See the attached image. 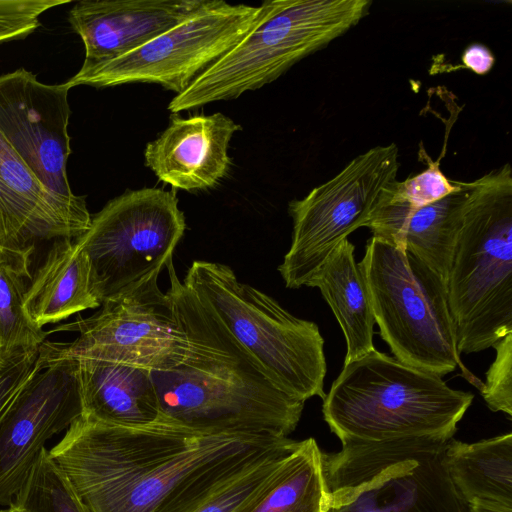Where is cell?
<instances>
[{
  "label": "cell",
  "mask_w": 512,
  "mask_h": 512,
  "mask_svg": "<svg viewBox=\"0 0 512 512\" xmlns=\"http://www.w3.org/2000/svg\"><path fill=\"white\" fill-rule=\"evenodd\" d=\"M286 438L194 427L162 413L140 426L81 415L49 453L91 512H193Z\"/></svg>",
  "instance_id": "6da1fadb"
},
{
  "label": "cell",
  "mask_w": 512,
  "mask_h": 512,
  "mask_svg": "<svg viewBox=\"0 0 512 512\" xmlns=\"http://www.w3.org/2000/svg\"><path fill=\"white\" fill-rule=\"evenodd\" d=\"M177 318L186 339L172 368L150 371L161 413L181 423L288 437L305 402L275 386L212 311L166 265Z\"/></svg>",
  "instance_id": "7a4b0ae2"
},
{
  "label": "cell",
  "mask_w": 512,
  "mask_h": 512,
  "mask_svg": "<svg viewBox=\"0 0 512 512\" xmlns=\"http://www.w3.org/2000/svg\"><path fill=\"white\" fill-rule=\"evenodd\" d=\"M474 395L376 349L345 363L322 414L341 444L449 441Z\"/></svg>",
  "instance_id": "3957f363"
},
{
  "label": "cell",
  "mask_w": 512,
  "mask_h": 512,
  "mask_svg": "<svg viewBox=\"0 0 512 512\" xmlns=\"http://www.w3.org/2000/svg\"><path fill=\"white\" fill-rule=\"evenodd\" d=\"M512 174L507 163L469 182L445 279L459 354L512 332Z\"/></svg>",
  "instance_id": "277c9868"
},
{
  "label": "cell",
  "mask_w": 512,
  "mask_h": 512,
  "mask_svg": "<svg viewBox=\"0 0 512 512\" xmlns=\"http://www.w3.org/2000/svg\"><path fill=\"white\" fill-rule=\"evenodd\" d=\"M183 283L218 318L267 378L291 397L324 399L326 360L318 326L238 280L231 267L195 260Z\"/></svg>",
  "instance_id": "5b68a950"
},
{
  "label": "cell",
  "mask_w": 512,
  "mask_h": 512,
  "mask_svg": "<svg viewBox=\"0 0 512 512\" xmlns=\"http://www.w3.org/2000/svg\"><path fill=\"white\" fill-rule=\"evenodd\" d=\"M369 0H271L267 14L168 104L173 114L276 80L368 15Z\"/></svg>",
  "instance_id": "8992f818"
},
{
  "label": "cell",
  "mask_w": 512,
  "mask_h": 512,
  "mask_svg": "<svg viewBox=\"0 0 512 512\" xmlns=\"http://www.w3.org/2000/svg\"><path fill=\"white\" fill-rule=\"evenodd\" d=\"M380 336L399 361L439 376L457 367L479 391L457 350L445 279L411 252L371 237L358 263Z\"/></svg>",
  "instance_id": "52a82bcc"
},
{
  "label": "cell",
  "mask_w": 512,
  "mask_h": 512,
  "mask_svg": "<svg viewBox=\"0 0 512 512\" xmlns=\"http://www.w3.org/2000/svg\"><path fill=\"white\" fill-rule=\"evenodd\" d=\"M447 442L348 443L323 452L326 512H465L443 463Z\"/></svg>",
  "instance_id": "ba28073f"
},
{
  "label": "cell",
  "mask_w": 512,
  "mask_h": 512,
  "mask_svg": "<svg viewBox=\"0 0 512 512\" xmlns=\"http://www.w3.org/2000/svg\"><path fill=\"white\" fill-rule=\"evenodd\" d=\"M159 273L138 286L106 299L87 318L60 324L47 332H78L70 342L45 340L39 362L46 366L65 360L92 359L145 368L174 367L186 346L174 303L158 286Z\"/></svg>",
  "instance_id": "9c48e42d"
},
{
  "label": "cell",
  "mask_w": 512,
  "mask_h": 512,
  "mask_svg": "<svg viewBox=\"0 0 512 512\" xmlns=\"http://www.w3.org/2000/svg\"><path fill=\"white\" fill-rule=\"evenodd\" d=\"M185 227L176 195L156 187L127 190L91 216L76 240L89 258L101 304L160 273Z\"/></svg>",
  "instance_id": "30bf717a"
},
{
  "label": "cell",
  "mask_w": 512,
  "mask_h": 512,
  "mask_svg": "<svg viewBox=\"0 0 512 512\" xmlns=\"http://www.w3.org/2000/svg\"><path fill=\"white\" fill-rule=\"evenodd\" d=\"M271 0L259 6L205 0L185 20L139 48L87 72H77L70 88L153 83L183 92L267 14Z\"/></svg>",
  "instance_id": "8fae6325"
},
{
  "label": "cell",
  "mask_w": 512,
  "mask_h": 512,
  "mask_svg": "<svg viewBox=\"0 0 512 512\" xmlns=\"http://www.w3.org/2000/svg\"><path fill=\"white\" fill-rule=\"evenodd\" d=\"M398 147L379 145L351 160L336 176L289 203L290 248L278 271L298 289L353 231L366 227L382 189L396 180Z\"/></svg>",
  "instance_id": "7c38bea8"
},
{
  "label": "cell",
  "mask_w": 512,
  "mask_h": 512,
  "mask_svg": "<svg viewBox=\"0 0 512 512\" xmlns=\"http://www.w3.org/2000/svg\"><path fill=\"white\" fill-rule=\"evenodd\" d=\"M68 84H45L20 68L0 75V132L43 186L69 202L75 195L67 177L71 154Z\"/></svg>",
  "instance_id": "4fadbf2b"
},
{
  "label": "cell",
  "mask_w": 512,
  "mask_h": 512,
  "mask_svg": "<svg viewBox=\"0 0 512 512\" xmlns=\"http://www.w3.org/2000/svg\"><path fill=\"white\" fill-rule=\"evenodd\" d=\"M82 414L76 360L40 369L0 421V505H10L45 444Z\"/></svg>",
  "instance_id": "5bb4252c"
},
{
  "label": "cell",
  "mask_w": 512,
  "mask_h": 512,
  "mask_svg": "<svg viewBox=\"0 0 512 512\" xmlns=\"http://www.w3.org/2000/svg\"><path fill=\"white\" fill-rule=\"evenodd\" d=\"M85 198H58L38 180L0 132V250L18 252L36 243L77 239L89 228Z\"/></svg>",
  "instance_id": "9a60e30c"
},
{
  "label": "cell",
  "mask_w": 512,
  "mask_h": 512,
  "mask_svg": "<svg viewBox=\"0 0 512 512\" xmlns=\"http://www.w3.org/2000/svg\"><path fill=\"white\" fill-rule=\"evenodd\" d=\"M205 0H82L69 23L83 41L87 72L119 58L185 20Z\"/></svg>",
  "instance_id": "2e32d148"
},
{
  "label": "cell",
  "mask_w": 512,
  "mask_h": 512,
  "mask_svg": "<svg viewBox=\"0 0 512 512\" xmlns=\"http://www.w3.org/2000/svg\"><path fill=\"white\" fill-rule=\"evenodd\" d=\"M240 126L217 112L187 118L172 116L168 127L146 145L145 164L176 189L203 190L228 172L229 143Z\"/></svg>",
  "instance_id": "e0dca14e"
},
{
  "label": "cell",
  "mask_w": 512,
  "mask_h": 512,
  "mask_svg": "<svg viewBox=\"0 0 512 512\" xmlns=\"http://www.w3.org/2000/svg\"><path fill=\"white\" fill-rule=\"evenodd\" d=\"M396 181L382 189L366 227L372 237L411 252L446 279L469 182H459L446 197L415 208L400 195Z\"/></svg>",
  "instance_id": "ac0fdd59"
},
{
  "label": "cell",
  "mask_w": 512,
  "mask_h": 512,
  "mask_svg": "<svg viewBox=\"0 0 512 512\" xmlns=\"http://www.w3.org/2000/svg\"><path fill=\"white\" fill-rule=\"evenodd\" d=\"M76 362L82 416L122 426L146 425L160 416L149 370L92 359Z\"/></svg>",
  "instance_id": "d6986e66"
},
{
  "label": "cell",
  "mask_w": 512,
  "mask_h": 512,
  "mask_svg": "<svg viewBox=\"0 0 512 512\" xmlns=\"http://www.w3.org/2000/svg\"><path fill=\"white\" fill-rule=\"evenodd\" d=\"M100 306L82 246L76 239L54 241L27 287L25 310L30 320L43 328Z\"/></svg>",
  "instance_id": "ffe728a7"
},
{
  "label": "cell",
  "mask_w": 512,
  "mask_h": 512,
  "mask_svg": "<svg viewBox=\"0 0 512 512\" xmlns=\"http://www.w3.org/2000/svg\"><path fill=\"white\" fill-rule=\"evenodd\" d=\"M354 251V245L343 240L305 283L320 290L342 329L347 347L344 364L375 349V317Z\"/></svg>",
  "instance_id": "44dd1931"
},
{
  "label": "cell",
  "mask_w": 512,
  "mask_h": 512,
  "mask_svg": "<svg viewBox=\"0 0 512 512\" xmlns=\"http://www.w3.org/2000/svg\"><path fill=\"white\" fill-rule=\"evenodd\" d=\"M445 469L465 505L473 500L512 504V433L474 443L450 439Z\"/></svg>",
  "instance_id": "7402d4cb"
},
{
  "label": "cell",
  "mask_w": 512,
  "mask_h": 512,
  "mask_svg": "<svg viewBox=\"0 0 512 512\" xmlns=\"http://www.w3.org/2000/svg\"><path fill=\"white\" fill-rule=\"evenodd\" d=\"M322 453L312 437L297 441L271 487L246 512H326Z\"/></svg>",
  "instance_id": "603a6c76"
},
{
  "label": "cell",
  "mask_w": 512,
  "mask_h": 512,
  "mask_svg": "<svg viewBox=\"0 0 512 512\" xmlns=\"http://www.w3.org/2000/svg\"><path fill=\"white\" fill-rule=\"evenodd\" d=\"M33 251L0 250V367L22 353L39 349L47 337L25 310Z\"/></svg>",
  "instance_id": "cb8c5ba5"
},
{
  "label": "cell",
  "mask_w": 512,
  "mask_h": 512,
  "mask_svg": "<svg viewBox=\"0 0 512 512\" xmlns=\"http://www.w3.org/2000/svg\"><path fill=\"white\" fill-rule=\"evenodd\" d=\"M296 443L288 437L238 469L193 512H246L271 487Z\"/></svg>",
  "instance_id": "d4e9b609"
},
{
  "label": "cell",
  "mask_w": 512,
  "mask_h": 512,
  "mask_svg": "<svg viewBox=\"0 0 512 512\" xmlns=\"http://www.w3.org/2000/svg\"><path fill=\"white\" fill-rule=\"evenodd\" d=\"M13 502L26 512H91L48 448L38 455Z\"/></svg>",
  "instance_id": "484cf974"
},
{
  "label": "cell",
  "mask_w": 512,
  "mask_h": 512,
  "mask_svg": "<svg viewBox=\"0 0 512 512\" xmlns=\"http://www.w3.org/2000/svg\"><path fill=\"white\" fill-rule=\"evenodd\" d=\"M493 347L496 357L486 372L480 393L494 412L512 416V332L497 341Z\"/></svg>",
  "instance_id": "4316f807"
},
{
  "label": "cell",
  "mask_w": 512,
  "mask_h": 512,
  "mask_svg": "<svg viewBox=\"0 0 512 512\" xmlns=\"http://www.w3.org/2000/svg\"><path fill=\"white\" fill-rule=\"evenodd\" d=\"M68 0H0V43L25 38L40 25L47 10Z\"/></svg>",
  "instance_id": "83f0119b"
},
{
  "label": "cell",
  "mask_w": 512,
  "mask_h": 512,
  "mask_svg": "<svg viewBox=\"0 0 512 512\" xmlns=\"http://www.w3.org/2000/svg\"><path fill=\"white\" fill-rule=\"evenodd\" d=\"M396 187L411 206L419 208L456 191L459 182H452L444 175L439 167V160L432 162L428 158V167L424 171L404 181H396Z\"/></svg>",
  "instance_id": "f1b7e54d"
},
{
  "label": "cell",
  "mask_w": 512,
  "mask_h": 512,
  "mask_svg": "<svg viewBox=\"0 0 512 512\" xmlns=\"http://www.w3.org/2000/svg\"><path fill=\"white\" fill-rule=\"evenodd\" d=\"M42 368L39 349L22 353L0 367V421L24 386Z\"/></svg>",
  "instance_id": "f546056e"
},
{
  "label": "cell",
  "mask_w": 512,
  "mask_h": 512,
  "mask_svg": "<svg viewBox=\"0 0 512 512\" xmlns=\"http://www.w3.org/2000/svg\"><path fill=\"white\" fill-rule=\"evenodd\" d=\"M461 61L465 68L478 75H485L492 69L495 57L488 47L475 43L464 50Z\"/></svg>",
  "instance_id": "4dcf8cb0"
},
{
  "label": "cell",
  "mask_w": 512,
  "mask_h": 512,
  "mask_svg": "<svg viewBox=\"0 0 512 512\" xmlns=\"http://www.w3.org/2000/svg\"><path fill=\"white\" fill-rule=\"evenodd\" d=\"M465 512H512V504L497 501L473 500L466 505Z\"/></svg>",
  "instance_id": "1f68e13d"
},
{
  "label": "cell",
  "mask_w": 512,
  "mask_h": 512,
  "mask_svg": "<svg viewBox=\"0 0 512 512\" xmlns=\"http://www.w3.org/2000/svg\"><path fill=\"white\" fill-rule=\"evenodd\" d=\"M0 512H26L22 507L12 502L8 507Z\"/></svg>",
  "instance_id": "d6a6232c"
}]
</instances>
